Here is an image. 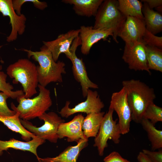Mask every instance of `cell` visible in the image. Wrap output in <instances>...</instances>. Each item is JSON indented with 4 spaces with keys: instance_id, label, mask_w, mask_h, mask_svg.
<instances>
[{
    "instance_id": "d6a6232c",
    "label": "cell",
    "mask_w": 162,
    "mask_h": 162,
    "mask_svg": "<svg viewBox=\"0 0 162 162\" xmlns=\"http://www.w3.org/2000/svg\"><path fill=\"white\" fill-rule=\"evenodd\" d=\"M137 159L139 162H152L142 152L139 153L137 156Z\"/></svg>"
},
{
    "instance_id": "6da1fadb",
    "label": "cell",
    "mask_w": 162,
    "mask_h": 162,
    "mask_svg": "<svg viewBox=\"0 0 162 162\" xmlns=\"http://www.w3.org/2000/svg\"><path fill=\"white\" fill-rule=\"evenodd\" d=\"M22 50L27 53L28 58L32 57L39 64L37 68L40 85L46 87L52 82H63L62 74L66 73L65 64L60 61L55 62L51 52L45 46L43 45L38 51Z\"/></svg>"
},
{
    "instance_id": "603a6c76",
    "label": "cell",
    "mask_w": 162,
    "mask_h": 162,
    "mask_svg": "<svg viewBox=\"0 0 162 162\" xmlns=\"http://www.w3.org/2000/svg\"><path fill=\"white\" fill-rule=\"evenodd\" d=\"M118 8L126 17L132 16L144 20L142 12L143 4L138 0H118Z\"/></svg>"
},
{
    "instance_id": "ffe728a7",
    "label": "cell",
    "mask_w": 162,
    "mask_h": 162,
    "mask_svg": "<svg viewBox=\"0 0 162 162\" xmlns=\"http://www.w3.org/2000/svg\"><path fill=\"white\" fill-rule=\"evenodd\" d=\"M146 29L153 34L162 31V16L159 12L149 8L148 4L143 2L142 9Z\"/></svg>"
},
{
    "instance_id": "8fae6325",
    "label": "cell",
    "mask_w": 162,
    "mask_h": 162,
    "mask_svg": "<svg viewBox=\"0 0 162 162\" xmlns=\"http://www.w3.org/2000/svg\"><path fill=\"white\" fill-rule=\"evenodd\" d=\"M86 97L85 101L78 104L73 108L69 107L70 102L67 101L59 113L62 117L67 118L78 112L85 113L87 115L101 112L104 107V104L100 99L98 92L92 91L89 89L88 91Z\"/></svg>"
},
{
    "instance_id": "cb8c5ba5",
    "label": "cell",
    "mask_w": 162,
    "mask_h": 162,
    "mask_svg": "<svg viewBox=\"0 0 162 162\" xmlns=\"http://www.w3.org/2000/svg\"><path fill=\"white\" fill-rule=\"evenodd\" d=\"M146 132L151 142L152 151L162 148V131L156 129L148 120L142 118L140 123Z\"/></svg>"
},
{
    "instance_id": "7c38bea8",
    "label": "cell",
    "mask_w": 162,
    "mask_h": 162,
    "mask_svg": "<svg viewBox=\"0 0 162 162\" xmlns=\"http://www.w3.org/2000/svg\"><path fill=\"white\" fill-rule=\"evenodd\" d=\"M0 12L3 16H8L10 19L11 30L6 40L8 42L16 40L18 35L24 33L26 28V18L23 14L19 15L14 10L12 0H0Z\"/></svg>"
},
{
    "instance_id": "30bf717a",
    "label": "cell",
    "mask_w": 162,
    "mask_h": 162,
    "mask_svg": "<svg viewBox=\"0 0 162 162\" xmlns=\"http://www.w3.org/2000/svg\"><path fill=\"white\" fill-rule=\"evenodd\" d=\"M122 59L129 69L136 71L144 70L151 74L148 66L145 45L142 40L125 43Z\"/></svg>"
},
{
    "instance_id": "4316f807",
    "label": "cell",
    "mask_w": 162,
    "mask_h": 162,
    "mask_svg": "<svg viewBox=\"0 0 162 162\" xmlns=\"http://www.w3.org/2000/svg\"><path fill=\"white\" fill-rule=\"evenodd\" d=\"M142 118L149 120L154 125L158 122H162V108L152 102L145 110Z\"/></svg>"
},
{
    "instance_id": "484cf974",
    "label": "cell",
    "mask_w": 162,
    "mask_h": 162,
    "mask_svg": "<svg viewBox=\"0 0 162 162\" xmlns=\"http://www.w3.org/2000/svg\"><path fill=\"white\" fill-rule=\"evenodd\" d=\"M2 66L0 64V91L7 94L12 99H17L24 94L23 90L13 91L14 87L10 83L7 82V75L2 71Z\"/></svg>"
},
{
    "instance_id": "9c48e42d",
    "label": "cell",
    "mask_w": 162,
    "mask_h": 162,
    "mask_svg": "<svg viewBox=\"0 0 162 162\" xmlns=\"http://www.w3.org/2000/svg\"><path fill=\"white\" fill-rule=\"evenodd\" d=\"M109 108L115 111L118 116L121 134L128 133L132 120L131 113L126 92L124 87L118 92L112 94Z\"/></svg>"
},
{
    "instance_id": "ac0fdd59",
    "label": "cell",
    "mask_w": 162,
    "mask_h": 162,
    "mask_svg": "<svg viewBox=\"0 0 162 162\" xmlns=\"http://www.w3.org/2000/svg\"><path fill=\"white\" fill-rule=\"evenodd\" d=\"M88 139H80L75 146H69L54 157L39 158V162H77L81 151L88 145Z\"/></svg>"
},
{
    "instance_id": "44dd1931",
    "label": "cell",
    "mask_w": 162,
    "mask_h": 162,
    "mask_svg": "<svg viewBox=\"0 0 162 162\" xmlns=\"http://www.w3.org/2000/svg\"><path fill=\"white\" fill-rule=\"evenodd\" d=\"M105 112L92 113L84 118L82 124V130L85 138L95 137L98 132Z\"/></svg>"
},
{
    "instance_id": "d6986e66",
    "label": "cell",
    "mask_w": 162,
    "mask_h": 162,
    "mask_svg": "<svg viewBox=\"0 0 162 162\" xmlns=\"http://www.w3.org/2000/svg\"><path fill=\"white\" fill-rule=\"evenodd\" d=\"M104 0H63L66 4L73 5L76 14L83 16H95Z\"/></svg>"
},
{
    "instance_id": "e0dca14e",
    "label": "cell",
    "mask_w": 162,
    "mask_h": 162,
    "mask_svg": "<svg viewBox=\"0 0 162 162\" xmlns=\"http://www.w3.org/2000/svg\"><path fill=\"white\" fill-rule=\"evenodd\" d=\"M45 141L37 136L28 142L20 141L14 138H11L8 140H0V156L3 154V151L12 148L30 152L36 156L38 161L40 158L37 154V149L38 146L44 143Z\"/></svg>"
},
{
    "instance_id": "7402d4cb",
    "label": "cell",
    "mask_w": 162,
    "mask_h": 162,
    "mask_svg": "<svg viewBox=\"0 0 162 162\" xmlns=\"http://www.w3.org/2000/svg\"><path fill=\"white\" fill-rule=\"evenodd\" d=\"M0 122L13 131L20 134L22 139L26 142L29 141L31 138L36 136L23 126L21 123L19 115L18 112L11 116H0Z\"/></svg>"
},
{
    "instance_id": "5bb4252c",
    "label": "cell",
    "mask_w": 162,
    "mask_h": 162,
    "mask_svg": "<svg viewBox=\"0 0 162 162\" xmlns=\"http://www.w3.org/2000/svg\"><path fill=\"white\" fill-rule=\"evenodd\" d=\"M80 29L79 36L81 40V51L84 55L89 54L92 46L99 41L107 40L108 37H113L111 29L103 30L95 29L92 26H81Z\"/></svg>"
},
{
    "instance_id": "5b68a950",
    "label": "cell",
    "mask_w": 162,
    "mask_h": 162,
    "mask_svg": "<svg viewBox=\"0 0 162 162\" xmlns=\"http://www.w3.org/2000/svg\"><path fill=\"white\" fill-rule=\"evenodd\" d=\"M126 18L118 9V1L104 0L95 16V22L93 27L95 29L112 30L113 39L118 43V34Z\"/></svg>"
},
{
    "instance_id": "ba28073f",
    "label": "cell",
    "mask_w": 162,
    "mask_h": 162,
    "mask_svg": "<svg viewBox=\"0 0 162 162\" xmlns=\"http://www.w3.org/2000/svg\"><path fill=\"white\" fill-rule=\"evenodd\" d=\"M81 45V40L79 36L73 41L70 51L65 54L72 64V70L74 77L80 83L83 98L87 96L90 88L97 89L98 85L92 82L88 76L86 67L82 59L78 58L76 54L77 47Z\"/></svg>"
},
{
    "instance_id": "7a4b0ae2",
    "label": "cell",
    "mask_w": 162,
    "mask_h": 162,
    "mask_svg": "<svg viewBox=\"0 0 162 162\" xmlns=\"http://www.w3.org/2000/svg\"><path fill=\"white\" fill-rule=\"evenodd\" d=\"M122 85L126 92L132 120L140 123L146 108L156 98L154 89L140 80L133 79L123 81Z\"/></svg>"
},
{
    "instance_id": "8992f818",
    "label": "cell",
    "mask_w": 162,
    "mask_h": 162,
    "mask_svg": "<svg viewBox=\"0 0 162 162\" xmlns=\"http://www.w3.org/2000/svg\"><path fill=\"white\" fill-rule=\"evenodd\" d=\"M38 118L44 121V124L39 127L34 125L28 121L20 120L24 128L35 136L51 142L56 143L58 139L57 132L59 126L65 121L53 112H46Z\"/></svg>"
},
{
    "instance_id": "277c9868",
    "label": "cell",
    "mask_w": 162,
    "mask_h": 162,
    "mask_svg": "<svg viewBox=\"0 0 162 162\" xmlns=\"http://www.w3.org/2000/svg\"><path fill=\"white\" fill-rule=\"evenodd\" d=\"M39 93L32 98H26L24 95L16 99L19 104L17 107L12 103L11 108L18 112L20 118L28 121L39 117L49 110L52 105L50 90L39 84L38 85Z\"/></svg>"
},
{
    "instance_id": "83f0119b",
    "label": "cell",
    "mask_w": 162,
    "mask_h": 162,
    "mask_svg": "<svg viewBox=\"0 0 162 162\" xmlns=\"http://www.w3.org/2000/svg\"><path fill=\"white\" fill-rule=\"evenodd\" d=\"M142 41L145 45L162 49V37L156 36L146 29Z\"/></svg>"
},
{
    "instance_id": "52a82bcc",
    "label": "cell",
    "mask_w": 162,
    "mask_h": 162,
    "mask_svg": "<svg viewBox=\"0 0 162 162\" xmlns=\"http://www.w3.org/2000/svg\"><path fill=\"white\" fill-rule=\"evenodd\" d=\"M114 111L109 108L104 115L98 132L95 137L94 146L97 147L98 154L102 156L105 148L108 146V140H112L116 144L120 142L121 131L119 124L117 123V119L114 120L113 114Z\"/></svg>"
},
{
    "instance_id": "1f68e13d",
    "label": "cell",
    "mask_w": 162,
    "mask_h": 162,
    "mask_svg": "<svg viewBox=\"0 0 162 162\" xmlns=\"http://www.w3.org/2000/svg\"><path fill=\"white\" fill-rule=\"evenodd\" d=\"M141 2L146 3L150 8H158L162 6V0H141Z\"/></svg>"
},
{
    "instance_id": "d4e9b609",
    "label": "cell",
    "mask_w": 162,
    "mask_h": 162,
    "mask_svg": "<svg viewBox=\"0 0 162 162\" xmlns=\"http://www.w3.org/2000/svg\"><path fill=\"white\" fill-rule=\"evenodd\" d=\"M145 51L149 69L162 72V49L145 45Z\"/></svg>"
},
{
    "instance_id": "4dcf8cb0",
    "label": "cell",
    "mask_w": 162,
    "mask_h": 162,
    "mask_svg": "<svg viewBox=\"0 0 162 162\" xmlns=\"http://www.w3.org/2000/svg\"><path fill=\"white\" fill-rule=\"evenodd\" d=\"M104 162H130L122 158L118 152L113 151L104 159Z\"/></svg>"
},
{
    "instance_id": "f546056e",
    "label": "cell",
    "mask_w": 162,
    "mask_h": 162,
    "mask_svg": "<svg viewBox=\"0 0 162 162\" xmlns=\"http://www.w3.org/2000/svg\"><path fill=\"white\" fill-rule=\"evenodd\" d=\"M142 152L149 158L152 162H162V150L151 151L143 149Z\"/></svg>"
},
{
    "instance_id": "3957f363",
    "label": "cell",
    "mask_w": 162,
    "mask_h": 162,
    "mask_svg": "<svg viewBox=\"0 0 162 162\" xmlns=\"http://www.w3.org/2000/svg\"><path fill=\"white\" fill-rule=\"evenodd\" d=\"M7 73L13 83L20 82L23 87L24 95L30 98L37 93L38 80L37 66L27 58H21L10 64L6 70Z\"/></svg>"
},
{
    "instance_id": "f1b7e54d",
    "label": "cell",
    "mask_w": 162,
    "mask_h": 162,
    "mask_svg": "<svg viewBox=\"0 0 162 162\" xmlns=\"http://www.w3.org/2000/svg\"><path fill=\"white\" fill-rule=\"evenodd\" d=\"M9 98L6 93L0 92V116H11L16 114L15 111L11 110L8 106L7 100Z\"/></svg>"
},
{
    "instance_id": "9a60e30c",
    "label": "cell",
    "mask_w": 162,
    "mask_h": 162,
    "mask_svg": "<svg viewBox=\"0 0 162 162\" xmlns=\"http://www.w3.org/2000/svg\"><path fill=\"white\" fill-rule=\"evenodd\" d=\"M80 29H73L59 34L57 38L50 41H43L45 46L51 52L53 59L57 62L60 55L70 51V48L74 40L79 36Z\"/></svg>"
},
{
    "instance_id": "4fadbf2b",
    "label": "cell",
    "mask_w": 162,
    "mask_h": 162,
    "mask_svg": "<svg viewBox=\"0 0 162 162\" xmlns=\"http://www.w3.org/2000/svg\"><path fill=\"white\" fill-rule=\"evenodd\" d=\"M146 30L144 20L128 16L118 33V37H120L125 43H134L142 40Z\"/></svg>"
},
{
    "instance_id": "2e32d148",
    "label": "cell",
    "mask_w": 162,
    "mask_h": 162,
    "mask_svg": "<svg viewBox=\"0 0 162 162\" xmlns=\"http://www.w3.org/2000/svg\"><path fill=\"white\" fill-rule=\"evenodd\" d=\"M84 119V116L80 114L75 116L70 122L61 123L57 132L58 139L66 137L68 142H77L80 139H87L82 130Z\"/></svg>"
}]
</instances>
